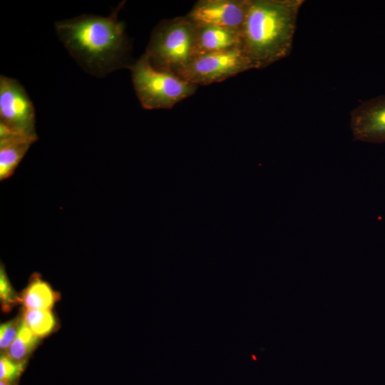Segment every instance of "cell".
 <instances>
[{
  "label": "cell",
  "mask_w": 385,
  "mask_h": 385,
  "mask_svg": "<svg viewBox=\"0 0 385 385\" xmlns=\"http://www.w3.org/2000/svg\"><path fill=\"white\" fill-rule=\"evenodd\" d=\"M120 4L107 17L83 14L57 21L55 29L71 56L87 72L98 77L129 67V42L118 20Z\"/></svg>",
  "instance_id": "6da1fadb"
},
{
  "label": "cell",
  "mask_w": 385,
  "mask_h": 385,
  "mask_svg": "<svg viewBox=\"0 0 385 385\" xmlns=\"http://www.w3.org/2000/svg\"><path fill=\"white\" fill-rule=\"evenodd\" d=\"M302 0H250L240 29L242 49L254 69L287 57L292 48Z\"/></svg>",
  "instance_id": "7a4b0ae2"
},
{
  "label": "cell",
  "mask_w": 385,
  "mask_h": 385,
  "mask_svg": "<svg viewBox=\"0 0 385 385\" xmlns=\"http://www.w3.org/2000/svg\"><path fill=\"white\" fill-rule=\"evenodd\" d=\"M128 68L136 96L145 109H170L192 96L198 87L175 73L156 68L146 53Z\"/></svg>",
  "instance_id": "3957f363"
},
{
  "label": "cell",
  "mask_w": 385,
  "mask_h": 385,
  "mask_svg": "<svg viewBox=\"0 0 385 385\" xmlns=\"http://www.w3.org/2000/svg\"><path fill=\"white\" fill-rule=\"evenodd\" d=\"M196 28L185 16L159 23L145 50L153 66L176 75L187 66L195 58Z\"/></svg>",
  "instance_id": "277c9868"
},
{
  "label": "cell",
  "mask_w": 385,
  "mask_h": 385,
  "mask_svg": "<svg viewBox=\"0 0 385 385\" xmlns=\"http://www.w3.org/2000/svg\"><path fill=\"white\" fill-rule=\"evenodd\" d=\"M251 69V61L242 48H237L197 56L177 76L198 86L221 82Z\"/></svg>",
  "instance_id": "5b68a950"
},
{
  "label": "cell",
  "mask_w": 385,
  "mask_h": 385,
  "mask_svg": "<svg viewBox=\"0 0 385 385\" xmlns=\"http://www.w3.org/2000/svg\"><path fill=\"white\" fill-rule=\"evenodd\" d=\"M0 124L34 142L38 139L32 101L17 80L4 76L0 77Z\"/></svg>",
  "instance_id": "8992f818"
},
{
  "label": "cell",
  "mask_w": 385,
  "mask_h": 385,
  "mask_svg": "<svg viewBox=\"0 0 385 385\" xmlns=\"http://www.w3.org/2000/svg\"><path fill=\"white\" fill-rule=\"evenodd\" d=\"M250 0H200L185 16L196 25L240 30Z\"/></svg>",
  "instance_id": "52a82bcc"
},
{
  "label": "cell",
  "mask_w": 385,
  "mask_h": 385,
  "mask_svg": "<svg viewBox=\"0 0 385 385\" xmlns=\"http://www.w3.org/2000/svg\"><path fill=\"white\" fill-rule=\"evenodd\" d=\"M350 128L355 140L385 143V95L357 106L351 112Z\"/></svg>",
  "instance_id": "ba28073f"
},
{
  "label": "cell",
  "mask_w": 385,
  "mask_h": 385,
  "mask_svg": "<svg viewBox=\"0 0 385 385\" xmlns=\"http://www.w3.org/2000/svg\"><path fill=\"white\" fill-rule=\"evenodd\" d=\"M196 26L195 57L242 48L239 29L206 25Z\"/></svg>",
  "instance_id": "9c48e42d"
},
{
  "label": "cell",
  "mask_w": 385,
  "mask_h": 385,
  "mask_svg": "<svg viewBox=\"0 0 385 385\" xmlns=\"http://www.w3.org/2000/svg\"><path fill=\"white\" fill-rule=\"evenodd\" d=\"M34 141L10 133L0 138V180L10 178Z\"/></svg>",
  "instance_id": "30bf717a"
},
{
  "label": "cell",
  "mask_w": 385,
  "mask_h": 385,
  "mask_svg": "<svg viewBox=\"0 0 385 385\" xmlns=\"http://www.w3.org/2000/svg\"><path fill=\"white\" fill-rule=\"evenodd\" d=\"M59 294L55 292L41 276L34 273L27 287L21 292V303L26 309H50L59 299Z\"/></svg>",
  "instance_id": "8fae6325"
},
{
  "label": "cell",
  "mask_w": 385,
  "mask_h": 385,
  "mask_svg": "<svg viewBox=\"0 0 385 385\" xmlns=\"http://www.w3.org/2000/svg\"><path fill=\"white\" fill-rule=\"evenodd\" d=\"M39 342L37 337L26 326L24 320L19 332L4 354L19 364L26 365V361Z\"/></svg>",
  "instance_id": "7c38bea8"
},
{
  "label": "cell",
  "mask_w": 385,
  "mask_h": 385,
  "mask_svg": "<svg viewBox=\"0 0 385 385\" xmlns=\"http://www.w3.org/2000/svg\"><path fill=\"white\" fill-rule=\"evenodd\" d=\"M22 317L26 326L38 338L49 335L56 326V319L50 309L26 308Z\"/></svg>",
  "instance_id": "4fadbf2b"
},
{
  "label": "cell",
  "mask_w": 385,
  "mask_h": 385,
  "mask_svg": "<svg viewBox=\"0 0 385 385\" xmlns=\"http://www.w3.org/2000/svg\"><path fill=\"white\" fill-rule=\"evenodd\" d=\"M0 298L2 309L5 312L21 303L20 296L14 290L2 264L0 268Z\"/></svg>",
  "instance_id": "5bb4252c"
},
{
  "label": "cell",
  "mask_w": 385,
  "mask_h": 385,
  "mask_svg": "<svg viewBox=\"0 0 385 385\" xmlns=\"http://www.w3.org/2000/svg\"><path fill=\"white\" fill-rule=\"evenodd\" d=\"M23 322L22 317H17L12 320L1 325L0 327V349L4 354L10 345L16 337Z\"/></svg>",
  "instance_id": "9a60e30c"
},
{
  "label": "cell",
  "mask_w": 385,
  "mask_h": 385,
  "mask_svg": "<svg viewBox=\"0 0 385 385\" xmlns=\"http://www.w3.org/2000/svg\"><path fill=\"white\" fill-rule=\"evenodd\" d=\"M25 365L14 363L5 355L0 359V379L15 382L24 371Z\"/></svg>",
  "instance_id": "2e32d148"
},
{
  "label": "cell",
  "mask_w": 385,
  "mask_h": 385,
  "mask_svg": "<svg viewBox=\"0 0 385 385\" xmlns=\"http://www.w3.org/2000/svg\"><path fill=\"white\" fill-rule=\"evenodd\" d=\"M0 385H15L14 382L1 380Z\"/></svg>",
  "instance_id": "e0dca14e"
}]
</instances>
